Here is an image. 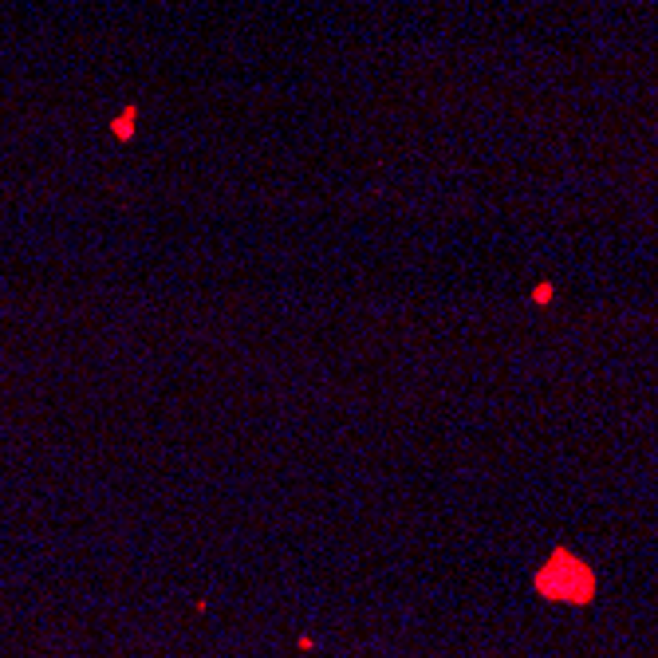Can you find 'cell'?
<instances>
[{
	"label": "cell",
	"instance_id": "cell-1",
	"mask_svg": "<svg viewBox=\"0 0 658 658\" xmlns=\"http://www.w3.org/2000/svg\"><path fill=\"white\" fill-rule=\"evenodd\" d=\"M134 107H127V115H122V119H115V134H119V138H130V134H134Z\"/></svg>",
	"mask_w": 658,
	"mask_h": 658
}]
</instances>
